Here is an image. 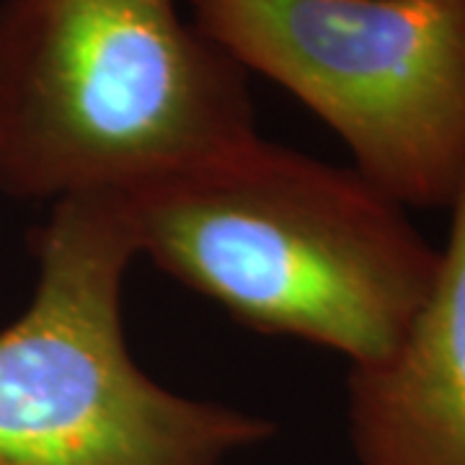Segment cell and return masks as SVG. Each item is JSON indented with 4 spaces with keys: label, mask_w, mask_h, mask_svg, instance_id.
I'll list each match as a JSON object with an SVG mask.
<instances>
[{
    "label": "cell",
    "mask_w": 465,
    "mask_h": 465,
    "mask_svg": "<svg viewBox=\"0 0 465 465\" xmlns=\"http://www.w3.org/2000/svg\"><path fill=\"white\" fill-rule=\"evenodd\" d=\"M192 21L344 140L401 207L465 183V0H186Z\"/></svg>",
    "instance_id": "obj_4"
},
{
    "label": "cell",
    "mask_w": 465,
    "mask_h": 465,
    "mask_svg": "<svg viewBox=\"0 0 465 465\" xmlns=\"http://www.w3.org/2000/svg\"><path fill=\"white\" fill-rule=\"evenodd\" d=\"M119 197L137 256L243 326L351 367L399 347L442 262L360 171L262 137Z\"/></svg>",
    "instance_id": "obj_1"
},
{
    "label": "cell",
    "mask_w": 465,
    "mask_h": 465,
    "mask_svg": "<svg viewBox=\"0 0 465 465\" xmlns=\"http://www.w3.org/2000/svg\"><path fill=\"white\" fill-rule=\"evenodd\" d=\"M29 308L0 331V465H223L274 434L140 370L122 329L137 256L119 194L52 202Z\"/></svg>",
    "instance_id": "obj_3"
},
{
    "label": "cell",
    "mask_w": 465,
    "mask_h": 465,
    "mask_svg": "<svg viewBox=\"0 0 465 465\" xmlns=\"http://www.w3.org/2000/svg\"><path fill=\"white\" fill-rule=\"evenodd\" d=\"M253 137L249 73L179 0H0L5 194H130Z\"/></svg>",
    "instance_id": "obj_2"
},
{
    "label": "cell",
    "mask_w": 465,
    "mask_h": 465,
    "mask_svg": "<svg viewBox=\"0 0 465 465\" xmlns=\"http://www.w3.org/2000/svg\"><path fill=\"white\" fill-rule=\"evenodd\" d=\"M450 213L437 280L409 331L385 360L351 367L360 465H465V183Z\"/></svg>",
    "instance_id": "obj_5"
}]
</instances>
